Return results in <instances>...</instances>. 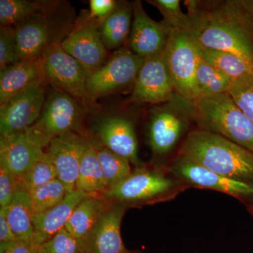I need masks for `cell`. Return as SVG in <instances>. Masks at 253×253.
<instances>
[{
  "mask_svg": "<svg viewBox=\"0 0 253 253\" xmlns=\"http://www.w3.org/2000/svg\"><path fill=\"white\" fill-rule=\"evenodd\" d=\"M188 1L198 44L227 51L253 63V0L208 3Z\"/></svg>",
  "mask_w": 253,
  "mask_h": 253,
  "instance_id": "6da1fadb",
  "label": "cell"
},
{
  "mask_svg": "<svg viewBox=\"0 0 253 253\" xmlns=\"http://www.w3.org/2000/svg\"><path fill=\"white\" fill-rule=\"evenodd\" d=\"M179 156L221 175L253 183V153L214 133L191 131Z\"/></svg>",
  "mask_w": 253,
  "mask_h": 253,
  "instance_id": "7a4b0ae2",
  "label": "cell"
},
{
  "mask_svg": "<svg viewBox=\"0 0 253 253\" xmlns=\"http://www.w3.org/2000/svg\"><path fill=\"white\" fill-rule=\"evenodd\" d=\"M192 118L200 129L223 136L253 153V122L229 93L200 96L193 101Z\"/></svg>",
  "mask_w": 253,
  "mask_h": 253,
  "instance_id": "3957f363",
  "label": "cell"
},
{
  "mask_svg": "<svg viewBox=\"0 0 253 253\" xmlns=\"http://www.w3.org/2000/svg\"><path fill=\"white\" fill-rule=\"evenodd\" d=\"M154 109L149 126V143L155 154L172 151L193 121V102L175 93Z\"/></svg>",
  "mask_w": 253,
  "mask_h": 253,
  "instance_id": "277c9868",
  "label": "cell"
},
{
  "mask_svg": "<svg viewBox=\"0 0 253 253\" xmlns=\"http://www.w3.org/2000/svg\"><path fill=\"white\" fill-rule=\"evenodd\" d=\"M144 59L129 47L118 49L101 67L88 75L86 89L91 99L134 86Z\"/></svg>",
  "mask_w": 253,
  "mask_h": 253,
  "instance_id": "5b68a950",
  "label": "cell"
},
{
  "mask_svg": "<svg viewBox=\"0 0 253 253\" xmlns=\"http://www.w3.org/2000/svg\"><path fill=\"white\" fill-rule=\"evenodd\" d=\"M165 51L176 93L193 102L201 96L196 80L201 59L197 42L189 35L173 32Z\"/></svg>",
  "mask_w": 253,
  "mask_h": 253,
  "instance_id": "8992f818",
  "label": "cell"
},
{
  "mask_svg": "<svg viewBox=\"0 0 253 253\" xmlns=\"http://www.w3.org/2000/svg\"><path fill=\"white\" fill-rule=\"evenodd\" d=\"M42 66L45 81L54 89L85 104L92 101L86 89L88 73L62 49L61 42L55 43L46 51L42 57Z\"/></svg>",
  "mask_w": 253,
  "mask_h": 253,
  "instance_id": "52a82bcc",
  "label": "cell"
},
{
  "mask_svg": "<svg viewBox=\"0 0 253 253\" xmlns=\"http://www.w3.org/2000/svg\"><path fill=\"white\" fill-rule=\"evenodd\" d=\"M82 113L77 100L54 89L45 99L41 116L28 129L47 146L53 138L76 130L81 122Z\"/></svg>",
  "mask_w": 253,
  "mask_h": 253,
  "instance_id": "ba28073f",
  "label": "cell"
},
{
  "mask_svg": "<svg viewBox=\"0 0 253 253\" xmlns=\"http://www.w3.org/2000/svg\"><path fill=\"white\" fill-rule=\"evenodd\" d=\"M169 172L181 182L195 187L214 190L253 205V183L237 180L209 170L179 156Z\"/></svg>",
  "mask_w": 253,
  "mask_h": 253,
  "instance_id": "9c48e42d",
  "label": "cell"
},
{
  "mask_svg": "<svg viewBox=\"0 0 253 253\" xmlns=\"http://www.w3.org/2000/svg\"><path fill=\"white\" fill-rule=\"evenodd\" d=\"M177 184L162 172L139 168L125 180L102 194L105 197L118 200L122 204L139 202L172 196L180 189Z\"/></svg>",
  "mask_w": 253,
  "mask_h": 253,
  "instance_id": "30bf717a",
  "label": "cell"
},
{
  "mask_svg": "<svg viewBox=\"0 0 253 253\" xmlns=\"http://www.w3.org/2000/svg\"><path fill=\"white\" fill-rule=\"evenodd\" d=\"M44 83L31 84L1 105V136L26 130L37 122L45 101Z\"/></svg>",
  "mask_w": 253,
  "mask_h": 253,
  "instance_id": "8fae6325",
  "label": "cell"
},
{
  "mask_svg": "<svg viewBox=\"0 0 253 253\" xmlns=\"http://www.w3.org/2000/svg\"><path fill=\"white\" fill-rule=\"evenodd\" d=\"M175 93L165 50L146 58L133 86L131 101L164 104Z\"/></svg>",
  "mask_w": 253,
  "mask_h": 253,
  "instance_id": "7c38bea8",
  "label": "cell"
},
{
  "mask_svg": "<svg viewBox=\"0 0 253 253\" xmlns=\"http://www.w3.org/2000/svg\"><path fill=\"white\" fill-rule=\"evenodd\" d=\"M61 46L85 68L88 75L107 61V51L100 36L99 24L94 20L81 23L61 42Z\"/></svg>",
  "mask_w": 253,
  "mask_h": 253,
  "instance_id": "4fadbf2b",
  "label": "cell"
},
{
  "mask_svg": "<svg viewBox=\"0 0 253 253\" xmlns=\"http://www.w3.org/2000/svg\"><path fill=\"white\" fill-rule=\"evenodd\" d=\"M45 146L30 129L1 136L0 164L21 179L33 167Z\"/></svg>",
  "mask_w": 253,
  "mask_h": 253,
  "instance_id": "5bb4252c",
  "label": "cell"
},
{
  "mask_svg": "<svg viewBox=\"0 0 253 253\" xmlns=\"http://www.w3.org/2000/svg\"><path fill=\"white\" fill-rule=\"evenodd\" d=\"M170 28L162 21H155L146 14L141 1L133 3V20L129 48L135 54L146 58L166 49Z\"/></svg>",
  "mask_w": 253,
  "mask_h": 253,
  "instance_id": "9a60e30c",
  "label": "cell"
},
{
  "mask_svg": "<svg viewBox=\"0 0 253 253\" xmlns=\"http://www.w3.org/2000/svg\"><path fill=\"white\" fill-rule=\"evenodd\" d=\"M126 205L106 207L84 238L85 253H131L125 247L121 225Z\"/></svg>",
  "mask_w": 253,
  "mask_h": 253,
  "instance_id": "2e32d148",
  "label": "cell"
},
{
  "mask_svg": "<svg viewBox=\"0 0 253 253\" xmlns=\"http://www.w3.org/2000/svg\"><path fill=\"white\" fill-rule=\"evenodd\" d=\"M86 141L72 131L53 138L47 146L46 153L54 164L58 179L71 191L76 189Z\"/></svg>",
  "mask_w": 253,
  "mask_h": 253,
  "instance_id": "e0dca14e",
  "label": "cell"
},
{
  "mask_svg": "<svg viewBox=\"0 0 253 253\" xmlns=\"http://www.w3.org/2000/svg\"><path fill=\"white\" fill-rule=\"evenodd\" d=\"M96 132L105 147L136 166L140 165L137 139L129 120L121 116H108L99 123Z\"/></svg>",
  "mask_w": 253,
  "mask_h": 253,
  "instance_id": "ac0fdd59",
  "label": "cell"
},
{
  "mask_svg": "<svg viewBox=\"0 0 253 253\" xmlns=\"http://www.w3.org/2000/svg\"><path fill=\"white\" fill-rule=\"evenodd\" d=\"M15 39L21 60L42 59L53 44V30L42 12L18 25L14 28Z\"/></svg>",
  "mask_w": 253,
  "mask_h": 253,
  "instance_id": "d6986e66",
  "label": "cell"
},
{
  "mask_svg": "<svg viewBox=\"0 0 253 253\" xmlns=\"http://www.w3.org/2000/svg\"><path fill=\"white\" fill-rule=\"evenodd\" d=\"M87 196L89 195L76 189L68 194L59 204L45 212L34 214L33 241L41 246L65 228L75 208Z\"/></svg>",
  "mask_w": 253,
  "mask_h": 253,
  "instance_id": "ffe728a7",
  "label": "cell"
},
{
  "mask_svg": "<svg viewBox=\"0 0 253 253\" xmlns=\"http://www.w3.org/2000/svg\"><path fill=\"white\" fill-rule=\"evenodd\" d=\"M46 82L43 73L42 58L21 60L0 71V104L26 87ZM0 105V106H1Z\"/></svg>",
  "mask_w": 253,
  "mask_h": 253,
  "instance_id": "44dd1931",
  "label": "cell"
},
{
  "mask_svg": "<svg viewBox=\"0 0 253 253\" xmlns=\"http://www.w3.org/2000/svg\"><path fill=\"white\" fill-rule=\"evenodd\" d=\"M6 219L15 238L23 241H33V203L31 194L23 186L19 187L8 206H5Z\"/></svg>",
  "mask_w": 253,
  "mask_h": 253,
  "instance_id": "7402d4cb",
  "label": "cell"
},
{
  "mask_svg": "<svg viewBox=\"0 0 253 253\" xmlns=\"http://www.w3.org/2000/svg\"><path fill=\"white\" fill-rule=\"evenodd\" d=\"M133 4L118 3L116 9L99 25L100 36L108 49L121 47L130 36Z\"/></svg>",
  "mask_w": 253,
  "mask_h": 253,
  "instance_id": "603a6c76",
  "label": "cell"
},
{
  "mask_svg": "<svg viewBox=\"0 0 253 253\" xmlns=\"http://www.w3.org/2000/svg\"><path fill=\"white\" fill-rule=\"evenodd\" d=\"M106 208L104 200L89 195L75 208L65 229L84 240Z\"/></svg>",
  "mask_w": 253,
  "mask_h": 253,
  "instance_id": "cb8c5ba5",
  "label": "cell"
},
{
  "mask_svg": "<svg viewBox=\"0 0 253 253\" xmlns=\"http://www.w3.org/2000/svg\"><path fill=\"white\" fill-rule=\"evenodd\" d=\"M76 189L88 195L104 193L107 190L92 141H86Z\"/></svg>",
  "mask_w": 253,
  "mask_h": 253,
  "instance_id": "d4e9b609",
  "label": "cell"
},
{
  "mask_svg": "<svg viewBox=\"0 0 253 253\" xmlns=\"http://www.w3.org/2000/svg\"><path fill=\"white\" fill-rule=\"evenodd\" d=\"M198 43V42H197ZM199 46L200 56L234 82L253 73V63L227 51Z\"/></svg>",
  "mask_w": 253,
  "mask_h": 253,
  "instance_id": "484cf974",
  "label": "cell"
},
{
  "mask_svg": "<svg viewBox=\"0 0 253 253\" xmlns=\"http://www.w3.org/2000/svg\"><path fill=\"white\" fill-rule=\"evenodd\" d=\"M107 189L117 185L130 175V162L115 154L104 145L92 141Z\"/></svg>",
  "mask_w": 253,
  "mask_h": 253,
  "instance_id": "4316f807",
  "label": "cell"
},
{
  "mask_svg": "<svg viewBox=\"0 0 253 253\" xmlns=\"http://www.w3.org/2000/svg\"><path fill=\"white\" fill-rule=\"evenodd\" d=\"M196 80L201 96L228 93L233 83L230 78L201 57L196 69Z\"/></svg>",
  "mask_w": 253,
  "mask_h": 253,
  "instance_id": "83f0119b",
  "label": "cell"
},
{
  "mask_svg": "<svg viewBox=\"0 0 253 253\" xmlns=\"http://www.w3.org/2000/svg\"><path fill=\"white\" fill-rule=\"evenodd\" d=\"M42 4L28 0H0L1 26H18L34 17L43 10Z\"/></svg>",
  "mask_w": 253,
  "mask_h": 253,
  "instance_id": "f1b7e54d",
  "label": "cell"
},
{
  "mask_svg": "<svg viewBox=\"0 0 253 253\" xmlns=\"http://www.w3.org/2000/svg\"><path fill=\"white\" fill-rule=\"evenodd\" d=\"M148 2L159 10L163 16V21L170 28L172 33L174 32L193 36L192 17L181 11L179 0H151Z\"/></svg>",
  "mask_w": 253,
  "mask_h": 253,
  "instance_id": "f546056e",
  "label": "cell"
},
{
  "mask_svg": "<svg viewBox=\"0 0 253 253\" xmlns=\"http://www.w3.org/2000/svg\"><path fill=\"white\" fill-rule=\"evenodd\" d=\"M70 192L67 186L58 178L36 188L30 192L34 214L45 212L59 204Z\"/></svg>",
  "mask_w": 253,
  "mask_h": 253,
  "instance_id": "4dcf8cb0",
  "label": "cell"
},
{
  "mask_svg": "<svg viewBox=\"0 0 253 253\" xmlns=\"http://www.w3.org/2000/svg\"><path fill=\"white\" fill-rule=\"evenodd\" d=\"M57 178V172L49 155L46 151H43L20 181L23 187L30 193Z\"/></svg>",
  "mask_w": 253,
  "mask_h": 253,
  "instance_id": "1f68e13d",
  "label": "cell"
},
{
  "mask_svg": "<svg viewBox=\"0 0 253 253\" xmlns=\"http://www.w3.org/2000/svg\"><path fill=\"white\" fill-rule=\"evenodd\" d=\"M40 253H85L84 241L78 239L63 228L41 245Z\"/></svg>",
  "mask_w": 253,
  "mask_h": 253,
  "instance_id": "d6a6232c",
  "label": "cell"
},
{
  "mask_svg": "<svg viewBox=\"0 0 253 253\" xmlns=\"http://www.w3.org/2000/svg\"><path fill=\"white\" fill-rule=\"evenodd\" d=\"M229 94L253 122V73L233 82Z\"/></svg>",
  "mask_w": 253,
  "mask_h": 253,
  "instance_id": "836d02e7",
  "label": "cell"
},
{
  "mask_svg": "<svg viewBox=\"0 0 253 253\" xmlns=\"http://www.w3.org/2000/svg\"><path fill=\"white\" fill-rule=\"evenodd\" d=\"M21 61L15 39L14 28L1 26L0 28V70Z\"/></svg>",
  "mask_w": 253,
  "mask_h": 253,
  "instance_id": "e575fe53",
  "label": "cell"
},
{
  "mask_svg": "<svg viewBox=\"0 0 253 253\" xmlns=\"http://www.w3.org/2000/svg\"><path fill=\"white\" fill-rule=\"evenodd\" d=\"M21 185V181L13 173L0 164V206L5 207L11 202Z\"/></svg>",
  "mask_w": 253,
  "mask_h": 253,
  "instance_id": "d590c367",
  "label": "cell"
},
{
  "mask_svg": "<svg viewBox=\"0 0 253 253\" xmlns=\"http://www.w3.org/2000/svg\"><path fill=\"white\" fill-rule=\"evenodd\" d=\"M118 3L114 0H90L89 13L90 17L97 20L101 24L116 9Z\"/></svg>",
  "mask_w": 253,
  "mask_h": 253,
  "instance_id": "8d00e7d4",
  "label": "cell"
},
{
  "mask_svg": "<svg viewBox=\"0 0 253 253\" xmlns=\"http://www.w3.org/2000/svg\"><path fill=\"white\" fill-rule=\"evenodd\" d=\"M41 246L33 241L15 239L0 243V253H40Z\"/></svg>",
  "mask_w": 253,
  "mask_h": 253,
  "instance_id": "74e56055",
  "label": "cell"
},
{
  "mask_svg": "<svg viewBox=\"0 0 253 253\" xmlns=\"http://www.w3.org/2000/svg\"><path fill=\"white\" fill-rule=\"evenodd\" d=\"M16 239L10 226L4 207H0V243L9 242Z\"/></svg>",
  "mask_w": 253,
  "mask_h": 253,
  "instance_id": "f35d334b",
  "label": "cell"
},
{
  "mask_svg": "<svg viewBox=\"0 0 253 253\" xmlns=\"http://www.w3.org/2000/svg\"><path fill=\"white\" fill-rule=\"evenodd\" d=\"M247 206L248 211H249L250 214H251L253 217V205H249V206Z\"/></svg>",
  "mask_w": 253,
  "mask_h": 253,
  "instance_id": "ab89813d",
  "label": "cell"
}]
</instances>
